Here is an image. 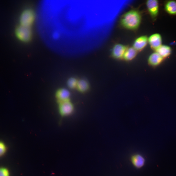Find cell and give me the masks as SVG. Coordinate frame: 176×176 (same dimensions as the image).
I'll use <instances>...</instances> for the list:
<instances>
[{
  "label": "cell",
  "mask_w": 176,
  "mask_h": 176,
  "mask_svg": "<svg viewBox=\"0 0 176 176\" xmlns=\"http://www.w3.org/2000/svg\"><path fill=\"white\" fill-rule=\"evenodd\" d=\"M34 15L31 10H25L22 14L20 18L21 25L29 26L33 21Z\"/></svg>",
  "instance_id": "obj_4"
},
{
  "label": "cell",
  "mask_w": 176,
  "mask_h": 176,
  "mask_svg": "<svg viewBox=\"0 0 176 176\" xmlns=\"http://www.w3.org/2000/svg\"><path fill=\"white\" fill-rule=\"evenodd\" d=\"M0 176H9V174L8 170L6 168H0Z\"/></svg>",
  "instance_id": "obj_17"
},
{
  "label": "cell",
  "mask_w": 176,
  "mask_h": 176,
  "mask_svg": "<svg viewBox=\"0 0 176 176\" xmlns=\"http://www.w3.org/2000/svg\"><path fill=\"white\" fill-rule=\"evenodd\" d=\"M148 41L151 47L155 50L162 45V37L158 33L151 35L148 38Z\"/></svg>",
  "instance_id": "obj_7"
},
{
  "label": "cell",
  "mask_w": 176,
  "mask_h": 176,
  "mask_svg": "<svg viewBox=\"0 0 176 176\" xmlns=\"http://www.w3.org/2000/svg\"><path fill=\"white\" fill-rule=\"evenodd\" d=\"M70 95V92L67 89L63 88L60 90L58 92L57 96L60 103L68 100Z\"/></svg>",
  "instance_id": "obj_13"
},
{
  "label": "cell",
  "mask_w": 176,
  "mask_h": 176,
  "mask_svg": "<svg viewBox=\"0 0 176 176\" xmlns=\"http://www.w3.org/2000/svg\"><path fill=\"white\" fill-rule=\"evenodd\" d=\"M127 48L125 45L123 44H116L112 49V55L116 59L123 58Z\"/></svg>",
  "instance_id": "obj_5"
},
{
  "label": "cell",
  "mask_w": 176,
  "mask_h": 176,
  "mask_svg": "<svg viewBox=\"0 0 176 176\" xmlns=\"http://www.w3.org/2000/svg\"><path fill=\"white\" fill-rule=\"evenodd\" d=\"M155 50L156 52L163 58L169 56L171 52V48L169 46L164 45H162Z\"/></svg>",
  "instance_id": "obj_11"
},
{
  "label": "cell",
  "mask_w": 176,
  "mask_h": 176,
  "mask_svg": "<svg viewBox=\"0 0 176 176\" xmlns=\"http://www.w3.org/2000/svg\"><path fill=\"white\" fill-rule=\"evenodd\" d=\"M165 8L166 12L172 15H176V1L169 0L165 3Z\"/></svg>",
  "instance_id": "obj_12"
},
{
  "label": "cell",
  "mask_w": 176,
  "mask_h": 176,
  "mask_svg": "<svg viewBox=\"0 0 176 176\" xmlns=\"http://www.w3.org/2000/svg\"><path fill=\"white\" fill-rule=\"evenodd\" d=\"M77 86L80 90L81 91H84L88 89V85L86 80L82 79L77 81Z\"/></svg>",
  "instance_id": "obj_15"
},
{
  "label": "cell",
  "mask_w": 176,
  "mask_h": 176,
  "mask_svg": "<svg viewBox=\"0 0 176 176\" xmlns=\"http://www.w3.org/2000/svg\"><path fill=\"white\" fill-rule=\"evenodd\" d=\"M131 161L134 166L137 168H139L142 167L144 165L145 160L141 155L136 154L132 156Z\"/></svg>",
  "instance_id": "obj_9"
},
{
  "label": "cell",
  "mask_w": 176,
  "mask_h": 176,
  "mask_svg": "<svg viewBox=\"0 0 176 176\" xmlns=\"http://www.w3.org/2000/svg\"><path fill=\"white\" fill-rule=\"evenodd\" d=\"M6 147L4 144L2 142L0 143V154L2 155L5 153L6 151Z\"/></svg>",
  "instance_id": "obj_18"
},
{
  "label": "cell",
  "mask_w": 176,
  "mask_h": 176,
  "mask_svg": "<svg viewBox=\"0 0 176 176\" xmlns=\"http://www.w3.org/2000/svg\"><path fill=\"white\" fill-rule=\"evenodd\" d=\"M146 4L148 12L153 18L156 17L158 13L159 3L157 0H149L146 2Z\"/></svg>",
  "instance_id": "obj_6"
},
{
  "label": "cell",
  "mask_w": 176,
  "mask_h": 176,
  "mask_svg": "<svg viewBox=\"0 0 176 176\" xmlns=\"http://www.w3.org/2000/svg\"><path fill=\"white\" fill-rule=\"evenodd\" d=\"M148 40V38L146 36H141L135 40L132 47L137 51H141L146 46Z\"/></svg>",
  "instance_id": "obj_8"
},
{
  "label": "cell",
  "mask_w": 176,
  "mask_h": 176,
  "mask_svg": "<svg viewBox=\"0 0 176 176\" xmlns=\"http://www.w3.org/2000/svg\"><path fill=\"white\" fill-rule=\"evenodd\" d=\"M137 52V51L133 47L127 48L125 52L123 58L127 60H131L135 57Z\"/></svg>",
  "instance_id": "obj_14"
},
{
  "label": "cell",
  "mask_w": 176,
  "mask_h": 176,
  "mask_svg": "<svg viewBox=\"0 0 176 176\" xmlns=\"http://www.w3.org/2000/svg\"><path fill=\"white\" fill-rule=\"evenodd\" d=\"M16 33L18 37L24 41L28 40L31 36V32L29 26L21 25L17 28Z\"/></svg>",
  "instance_id": "obj_2"
},
{
  "label": "cell",
  "mask_w": 176,
  "mask_h": 176,
  "mask_svg": "<svg viewBox=\"0 0 176 176\" xmlns=\"http://www.w3.org/2000/svg\"><path fill=\"white\" fill-rule=\"evenodd\" d=\"M163 58L156 52L152 53L149 56L148 59V62L152 66H156L161 62Z\"/></svg>",
  "instance_id": "obj_10"
},
{
  "label": "cell",
  "mask_w": 176,
  "mask_h": 176,
  "mask_svg": "<svg viewBox=\"0 0 176 176\" xmlns=\"http://www.w3.org/2000/svg\"><path fill=\"white\" fill-rule=\"evenodd\" d=\"M77 81L74 78H70L67 82L68 86L71 88H73L77 86Z\"/></svg>",
  "instance_id": "obj_16"
},
{
  "label": "cell",
  "mask_w": 176,
  "mask_h": 176,
  "mask_svg": "<svg viewBox=\"0 0 176 176\" xmlns=\"http://www.w3.org/2000/svg\"><path fill=\"white\" fill-rule=\"evenodd\" d=\"M74 110L72 104L68 100L60 102L59 106V112L63 116L69 115L72 113Z\"/></svg>",
  "instance_id": "obj_3"
},
{
  "label": "cell",
  "mask_w": 176,
  "mask_h": 176,
  "mask_svg": "<svg viewBox=\"0 0 176 176\" xmlns=\"http://www.w3.org/2000/svg\"><path fill=\"white\" fill-rule=\"evenodd\" d=\"M141 16L138 11L132 10L124 13L122 16L120 23L123 27L131 30L137 29L141 23Z\"/></svg>",
  "instance_id": "obj_1"
}]
</instances>
